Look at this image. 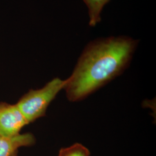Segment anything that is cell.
Wrapping results in <instances>:
<instances>
[{"label": "cell", "mask_w": 156, "mask_h": 156, "mask_svg": "<svg viewBox=\"0 0 156 156\" xmlns=\"http://www.w3.org/2000/svg\"><path fill=\"white\" fill-rule=\"evenodd\" d=\"M138 41L130 37H111L90 42L72 74L65 79L67 99L83 100L120 75L130 64Z\"/></svg>", "instance_id": "cell-1"}, {"label": "cell", "mask_w": 156, "mask_h": 156, "mask_svg": "<svg viewBox=\"0 0 156 156\" xmlns=\"http://www.w3.org/2000/svg\"><path fill=\"white\" fill-rule=\"evenodd\" d=\"M66 80L56 78L39 89L30 90L17 102V106L29 123L45 116L50 103L64 90Z\"/></svg>", "instance_id": "cell-2"}, {"label": "cell", "mask_w": 156, "mask_h": 156, "mask_svg": "<svg viewBox=\"0 0 156 156\" xmlns=\"http://www.w3.org/2000/svg\"><path fill=\"white\" fill-rule=\"evenodd\" d=\"M29 123L16 104L0 102V135L13 137Z\"/></svg>", "instance_id": "cell-3"}, {"label": "cell", "mask_w": 156, "mask_h": 156, "mask_svg": "<svg viewBox=\"0 0 156 156\" xmlns=\"http://www.w3.org/2000/svg\"><path fill=\"white\" fill-rule=\"evenodd\" d=\"M36 140L31 133L19 134L13 137L0 135V156H11L22 147L31 146Z\"/></svg>", "instance_id": "cell-4"}, {"label": "cell", "mask_w": 156, "mask_h": 156, "mask_svg": "<svg viewBox=\"0 0 156 156\" xmlns=\"http://www.w3.org/2000/svg\"><path fill=\"white\" fill-rule=\"evenodd\" d=\"M88 8L89 25L94 27L101 22V13L110 0H83Z\"/></svg>", "instance_id": "cell-5"}, {"label": "cell", "mask_w": 156, "mask_h": 156, "mask_svg": "<svg viewBox=\"0 0 156 156\" xmlns=\"http://www.w3.org/2000/svg\"><path fill=\"white\" fill-rule=\"evenodd\" d=\"M89 150L81 144H74L69 147L62 148L58 156H90Z\"/></svg>", "instance_id": "cell-6"}, {"label": "cell", "mask_w": 156, "mask_h": 156, "mask_svg": "<svg viewBox=\"0 0 156 156\" xmlns=\"http://www.w3.org/2000/svg\"><path fill=\"white\" fill-rule=\"evenodd\" d=\"M17 152H18V151H15V153H13L12 154L11 156H18V154H17Z\"/></svg>", "instance_id": "cell-7"}]
</instances>
